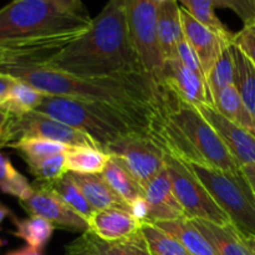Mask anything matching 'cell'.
I'll use <instances>...</instances> for the list:
<instances>
[{"label": "cell", "instance_id": "cell-1", "mask_svg": "<svg viewBox=\"0 0 255 255\" xmlns=\"http://www.w3.org/2000/svg\"><path fill=\"white\" fill-rule=\"evenodd\" d=\"M0 72L50 96L104 102L151 121L161 106V85L144 71L80 77L44 62H15L0 66Z\"/></svg>", "mask_w": 255, "mask_h": 255}, {"label": "cell", "instance_id": "cell-2", "mask_svg": "<svg viewBox=\"0 0 255 255\" xmlns=\"http://www.w3.org/2000/svg\"><path fill=\"white\" fill-rule=\"evenodd\" d=\"M44 64L80 77L144 71L129 34L125 0H107L90 29Z\"/></svg>", "mask_w": 255, "mask_h": 255}, {"label": "cell", "instance_id": "cell-3", "mask_svg": "<svg viewBox=\"0 0 255 255\" xmlns=\"http://www.w3.org/2000/svg\"><path fill=\"white\" fill-rule=\"evenodd\" d=\"M92 24L87 11H75L52 0H12L0 9V44L49 42L66 46Z\"/></svg>", "mask_w": 255, "mask_h": 255}, {"label": "cell", "instance_id": "cell-4", "mask_svg": "<svg viewBox=\"0 0 255 255\" xmlns=\"http://www.w3.org/2000/svg\"><path fill=\"white\" fill-rule=\"evenodd\" d=\"M35 112L52 117L91 137L106 152L107 147L136 132H148L151 120L112 105L47 95Z\"/></svg>", "mask_w": 255, "mask_h": 255}, {"label": "cell", "instance_id": "cell-5", "mask_svg": "<svg viewBox=\"0 0 255 255\" xmlns=\"http://www.w3.org/2000/svg\"><path fill=\"white\" fill-rule=\"evenodd\" d=\"M186 164L239 233L255 236V193L242 168L231 172L207 164Z\"/></svg>", "mask_w": 255, "mask_h": 255}, {"label": "cell", "instance_id": "cell-6", "mask_svg": "<svg viewBox=\"0 0 255 255\" xmlns=\"http://www.w3.org/2000/svg\"><path fill=\"white\" fill-rule=\"evenodd\" d=\"M161 102L167 116L179 127L191 146L208 166L231 172L241 169L221 136L196 106L179 101L163 86Z\"/></svg>", "mask_w": 255, "mask_h": 255}, {"label": "cell", "instance_id": "cell-7", "mask_svg": "<svg viewBox=\"0 0 255 255\" xmlns=\"http://www.w3.org/2000/svg\"><path fill=\"white\" fill-rule=\"evenodd\" d=\"M166 169L171 178L173 192L188 219H202L212 223L232 224L227 214L216 203L206 187L183 161L166 153Z\"/></svg>", "mask_w": 255, "mask_h": 255}, {"label": "cell", "instance_id": "cell-8", "mask_svg": "<svg viewBox=\"0 0 255 255\" xmlns=\"http://www.w3.org/2000/svg\"><path fill=\"white\" fill-rule=\"evenodd\" d=\"M132 42L142 67L159 84L164 60L157 37L158 2L153 0H125Z\"/></svg>", "mask_w": 255, "mask_h": 255}, {"label": "cell", "instance_id": "cell-9", "mask_svg": "<svg viewBox=\"0 0 255 255\" xmlns=\"http://www.w3.org/2000/svg\"><path fill=\"white\" fill-rule=\"evenodd\" d=\"M106 152L121 161L142 188L166 167V151L148 132L129 134Z\"/></svg>", "mask_w": 255, "mask_h": 255}, {"label": "cell", "instance_id": "cell-10", "mask_svg": "<svg viewBox=\"0 0 255 255\" xmlns=\"http://www.w3.org/2000/svg\"><path fill=\"white\" fill-rule=\"evenodd\" d=\"M24 137L50 139L70 147L90 146L100 148L99 144L84 132L35 111L21 116H12L10 121L9 144Z\"/></svg>", "mask_w": 255, "mask_h": 255}, {"label": "cell", "instance_id": "cell-11", "mask_svg": "<svg viewBox=\"0 0 255 255\" xmlns=\"http://www.w3.org/2000/svg\"><path fill=\"white\" fill-rule=\"evenodd\" d=\"M34 192L20 206L29 216H39L51 222L56 228L70 232H87V221L70 208L46 183L35 182Z\"/></svg>", "mask_w": 255, "mask_h": 255}, {"label": "cell", "instance_id": "cell-12", "mask_svg": "<svg viewBox=\"0 0 255 255\" xmlns=\"http://www.w3.org/2000/svg\"><path fill=\"white\" fill-rule=\"evenodd\" d=\"M159 85L182 102L193 106L212 105L206 79L184 66L178 59L164 61Z\"/></svg>", "mask_w": 255, "mask_h": 255}, {"label": "cell", "instance_id": "cell-13", "mask_svg": "<svg viewBox=\"0 0 255 255\" xmlns=\"http://www.w3.org/2000/svg\"><path fill=\"white\" fill-rule=\"evenodd\" d=\"M202 116L212 125L239 167L255 166V136L234 122L222 116L212 105L196 106Z\"/></svg>", "mask_w": 255, "mask_h": 255}, {"label": "cell", "instance_id": "cell-14", "mask_svg": "<svg viewBox=\"0 0 255 255\" xmlns=\"http://www.w3.org/2000/svg\"><path fill=\"white\" fill-rule=\"evenodd\" d=\"M181 19L184 37L198 56L204 76L208 75L213 65L221 56L227 45L233 41H227L216 31L197 21L184 7L181 6Z\"/></svg>", "mask_w": 255, "mask_h": 255}, {"label": "cell", "instance_id": "cell-15", "mask_svg": "<svg viewBox=\"0 0 255 255\" xmlns=\"http://www.w3.org/2000/svg\"><path fill=\"white\" fill-rule=\"evenodd\" d=\"M143 191L144 198L149 204V223L187 218L183 208L176 198L166 167L147 183Z\"/></svg>", "mask_w": 255, "mask_h": 255}, {"label": "cell", "instance_id": "cell-16", "mask_svg": "<svg viewBox=\"0 0 255 255\" xmlns=\"http://www.w3.org/2000/svg\"><path fill=\"white\" fill-rule=\"evenodd\" d=\"M142 223L121 208L94 211L87 219V232L104 242H119L141 231Z\"/></svg>", "mask_w": 255, "mask_h": 255}, {"label": "cell", "instance_id": "cell-17", "mask_svg": "<svg viewBox=\"0 0 255 255\" xmlns=\"http://www.w3.org/2000/svg\"><path fill=\"white\" fill-rule=\"evenodd\" d=\"M157 37L164 61L177 59V47L184 39L181 5L177 0H168L159 4Z\"/></svg>", "mask_w": 255, "mask_h": 255}, {"label": "cell", "instance_id": "cell-18", "mask_svg": "<svg viewBox=\"0 0 255 255\" xmlns=\"http://www.w3.org/2000/svg\"><path fill=\"white\" fill-rule=\"evenodd\" d=\"M70 174L81 189L92 211L110 208H121L128 211V206L115 193L114 189L107 184L101 174H79L72 172H70Z\"/></svg>", "mask_w": 255, "mask_h": 255}, {"label": "cell", "instance_id": "cell-19", "mask_svg": "<svg viewBox=\"0 0 255 255\" xmlns=\"http://www.w3.org/2000/svg\"><path fill=\"white\" fill-rule=\"evenodd\" d=\"M191 222L208 239L218 255H251L242 234L233 224L221 226L202 219H192Z\"/></svg>", "mask_w": 255, "mask_h": 255}, {"label": "cell", "instance_id": "cell-20", "mask_svg": "<svg viewBox=\"0 0 255 255\" xmlns=\"http://www.w3.org/2000/svg\"><path fill=\"white\" fill-rule=\"evenodd\" d=\"M64 46L49 42L0 44V66L15 62H46Z\"/></svg>", "mask_w": 255, "mask_h": 255}, {"label": "cell", "instance_id": "cell-21", "mask_svg": "<svg viewBox=\"0 0 255 255\" xmlns=\"http://www.w3.org/2000/svg\"><path fill=\"white\" fill-rule=\"evenodd\" d=\"M153 224L181 242L192 255H218L208 239L194 227L188 218Z\"/></svg>", "mask_w": 255, "mask_h": 255}, {"label": "cell", "instance_id": "cell-22", "mask_svg": "<svg viewBox=\"0 0 255 255\" xmlns=\"http://www.w3.org/2000/svg\"><path fill=\"white\" fill-rule=\"evenodd\" d=\"M212 101H213L212 106L216 107L222 116L255 136V121L251 112L247 110L236 85L233 84L219 91L218 94L214 95Z\"/></svg>", "mask_w": 255, "mask_h": 255}, {"label": "cell", "instance_id": "cell-23", "mask_svg": "<svg viewBox=\"0 0 255 255\" xmlns=\"http://www.w3.org/2000/svg\"><path fill=\"white\" fill-rule=\"evenodd\" d=\"M101 176L127 206H129L138 197L144 196L141 184L133 178V176L116 157L111 156Z\"/></svg>", "mask_w": 255, "mask_h": 255}, {"label": "cell", "instance_id": "cell-24", "mask_svg": "<svg viewBox=\"0 0 255 255\" xmlns=\"http://www.w3.org/2000/svg\"><path fill=\"white\" fill-rule=\"evenodd\" d=\"M111 156L100 148L72 146L65 152L67 172L79 174H101Z\"/></svg>", "mask_w": 255, "mask_h": 255}, {"label": "cell", "instance_id": "cell-25", "mask_svg": "<svg viewBox=\"0 0 255 255\" xmlns=\"http://www.w3.org/2000/svg\"><path fill=\"white\" fill-rule=\"evenodd\" d=\"M231 50L234 62V85L255 121V65L234 42L231 44Z\"/></svg>", "mask_w": 255, "mask_h": 255}, {"label": "cell", "instance_id": "cell-26", "mask_svg": "<svg viewBox=\"0 0 255 255\" xmlns=\"http://www.w3.org/2000/svg\"><path fill=\"white\" fill-rule=\"evenodd\" d=\"M11 221L15 226V231L11 232L12 236L39 251L45 248L56 229L51 222L39 216H29L25 219H19L12 216Z\"/></svg>", "mask_w": 255, "mask_h": 255}, {"label": "cell", "instance_id": "cell-27", "mask_svg": "<svg viewBox=\"0 0 255 255\" xmlns=\"http://www.w3.org/2000/svg\"><path fill=\"white\" fill-rule=\"evenodd\" d=\"M7 147L15 149L17 154L24 159L26 166L30 167L55 154L65 153L70 146L50 139L24 137L10 143Z\"/></svg>", "mask_w": 255, "mask_h": 255}, {"label": "cell", "instance_id": "cell-28", "mask_svg": "<svg viewBox=\"0 0 255 255\" xmlns=\"http://www.w3.org/2000/svg\"><path fill=\"white\" fill-rule=\"evenodd\" d=\"M177 1L197 21L216 31L227 41H233L236 32H232L216 15V7H218L217 0H177Z\"/></svg>", "mask_w": 255, "mask_h": 255}, {"label": "cell", "instance_id": "cell-29", "mask_svg": "<svg viewBox=\"0 0 255 255\" xmlns=\"http://www.w3.org/2000/svg\"><path fill=\"white\" fill-rule=\"evenodd\" d=\"M46 96L45 92L17 80L1 105L14 116H21L35 111Z\"/></svg>", "mask_w": 255, "mask_h": 255}, {"label": "cell", "instance_id": "cell-30", "mask_svg": "<svg viewBox=\"0 0 255 255\" xmlns=\"http://www.w3.org/2000/svg\"><path fill=\"white\" fill-rule=\"evenodd\" d=\"M141 233L152 255H192L181 242L162 231L156 224L144 222L141 226Z\"/></svg>", "mask_w": 255, "mask_h": 255}, {"label": "cell", "instance_id": "cell-31", "mask_svg": "<svg viewBox=\"0 0 255 255\" xmlns=\"http://www.w3.org/2000/svg\"><path fill=\"white\" fill-rule=\"evenodd\" d=\"M70 208L74 209L76 213H79L82 218L87 219L91 217L92 208L86 201L85 196L82 194L81 189L74 181L71 174L66 173L62 178L57 179V181L51 182V183H46Z\"/></svg>", "mask_w": 255, "mask_h": 255}, {"label": "cell", "instance_id": "cell-32", "mask_svg": "<svg viewBox=\"0 0 255 255\" xmlns=\"http://www.w3.org/2000/svg\"><path fill=\"white\" fill-rule=\"evenodd\" d=\"M231 44L224 47L219 59L206 76L211 99H213L214 95L218 94L219 91L234 84V62ZM212 105H213V101H212Z\"/></svg>", "mask_w": 255, "mask_h": 255}, {"label": "cell", "instance_id": "cell-33", "mask_svg": "<svg viewBox=\"0 0 255 255\" xmlns=\"http://www.w3.org/2000/svg\"><path fill=\"white\" fill-rule=\"evenodd\" d=\"M91 236L97 252L101 255H152L141 231L129 238L119 242H104Z\"/></svg>", "mask_w": 255, "mask_h": 255}, {"label": "cell", "instance_id": "cell-34", "mask_svg": "<svg viewBox=\"0 0 255 255\" xmlns=\"http://www.w3.org/2000/svg\"><path fill=\"white\" fill-rule=\"evenodd\" d=\"M27 169L31 176L35 177L36 182H42V183H51L69 173L65 164V153L49 157L34 166L27 167Z\"/></svg>", "mask_w": 255, "mask_h": 255}, {"label": "cell", "instance_id": "cell-35", "mask_svg": "<svg viewBox=\"0 0 255 255\" xmlns=\"http://www.w3.org/2000/svg\"><path fill=\"white\" fill-rule=\"evenodd\" d=\"M218 7L229 9L239 16L244 25L255 21L253 0H217Z\"/></svg>", "mask_w": 255, "mask_h": 255}, {"label": "cell", "instance_id": "cell-36", "mask_svg": "<svg viewBox=\"0 0 255 255\" xmlns=\"http://www.w3.org/2000/svg\"><path fill=\"white\" fill-rule=\"evenodd\" d=\"M233 42L255 65V21L244 25L243 29L236 32Z\"/></svg>", "mask_w": 255, "mask_h": 255}, {"label": "cell", "instance_id": "cell-37", "mask_svg": "<svg viewBox=\"0 0 255 255\" xmlns=\"http://www.w3.org/2000/svg\"><path fill=\"white\" fill-rule=\"evenodd\" d=\"M177 59H178L184 66L193 70L196 74L201 75L202 77L206 79V76H204V71L203 69H202V65L198 60V56H197V54L194 52V50L192 49L189 42L186 40V37L179 42L178 47H177Z\"/></svg>", "mask_w": 255, "mask_h": 255}, {"label": "cell", "instance_id": "cell-38", "mask_svg": "<svg viewBox=\"0 0 255 255\" xmlns=\"http://www.w3.org/2000/svg\"><path fill=\"white\" fill-rule=\"evenodd\" d=\"M65 251L66 255H101L97 252L89 232H85L80 238L67 244Z\"/></svg>", "mask_w": 255, "mask_h": 255}, {"label": "cell", "instance_id": "cell-39", "mask_svg": "<svg viewBox=\"0 0 255 255\" xmlns=\"http://www.w3.org/2000/svg\"><path fill=\"white\" fill-rule=\"evenodd\" d=\"M20 172L12 166L11 161L6 154L0 152V191L12 181Z\"/></svg>", "mask_w": 255, "mask_h": 255}, {"label": "cell", "instance_id": "cell-40", "mask_svg": "<svg viewBox=\"0 0 255 255\" xmlns=\"http://www.w3.org/2000/svg\"><path fill=\"white\" fill-rule=\"evenodd\" d=\"M128 211L131 212L132 216L136 219H138L141 223L148 222L149 204L148 202H147V199L144 198V196H141L138 197V198L134 199V201L128 206Z\"/></svg>", "mask_w": 255, "mask_h": 255}, {"label": "cell", "instance_id": "cell-41", "mask_svg": "<svg viewBox=\"0 0 255 255\" xmlns=\"http://www.w3.org/2000/svg\"><path fill=\"white\" fill-rule=\"evenodd\" d=\"M14 115L0 105V148L9 144V125Z\"/></svg>", "mask_w": 255, "mask_h": 255}, {"label": "cell", "instance_id": "cell-42", "mask_svg": "<svg viewBox=\"0 0 255 255\" xmlns=\"http://www.w3.org/2000/svg\"><path fill=\"white\" fill-rule=\"evenodd\" d=\"M17 82L16 79L9 76V75H5L0 72V101H4L5 97L7 96V94L10 92V90L12 89L15 84Z\"/></svg>", "mask_w": 255, "mask_h": 255}, {"label": "cell", "instance_id": "cell-43", "mask_svg": "<svg viewBox=\"0 0 255 255\" xmlns=\"http://www.w3.org/2000/svg\"><path fill=\"white\" fill-rule=\"evenodd\" d=\"M52 1L62 5V6L66 7V9L75 10V11H87V10L85 9L81 0H52Z\"/></svg>", "mask_w": 255, "mask_h": 255}, {"label": "cell", "instance_id": "cell-44", "mask_svg": "<svg viewBox=\"0 0 255 255\" xmlns=\"http://www.w3.org/2000/svg\"><path fill=\"white\" fill-rule=\"evenodd\" d=\"M242 171H243L244 176L247 177V179L251 183L252 188H253L254 193H255V166H244L241 167Z\"/></svg>", "mask_w": 255, "mask_h": 255}, {"label": "cell", "instance_id": "cell-45", "mask_svg": "<svg viewBox=\"0 0 255 255\" xmlns=\"http://www.w3.org/2000/svg\"><path fill=\"white\" fill-rule=\"evenodd\" d=\"M249 254L255 255V236H242Z\"/></svg>", "mask_w": 255, "mask_h": 255}, {"label": "cell", "instance_id": "cell-46", "mask_svg": "<svg viewBox=\"0 0 255 255\" xmlns=\"http://www.w3.org/2000/svg\"><path fill=\"white\" fill-rule=\"evenodd\" d=\"M17 254L19 255H42L41 251L31 248V247H29V246L24 247V248H21V249H17Z\"/></svg>", "mask_w": 255, "mask_h": 255}, {"label": "cell", "instance_id": "cell-47", "mask_svg": "<svg viewBox=\"0 0 255 255\" xmlns=\"http://www.w3.org/2000/svg\"><path fill=\"white\" fill-rule=\"evenodd\" d=\"M7 217H12L11 211H10V209L7 208L4 203H1V202H0V224H1L2 222L7 218Z\"/></svg>", "mask_w": 255, "mask_h": 255}, {"label": "cell", "instance_id": "cell-48", "mask_svg": "<svg viewBox=\"0 0 255 255\" xmlns=\"http://www.w3.org/2000/svg\"><path fill=\"white\" fill-rule=\"evenodd\" d=\"M6 255H19V254H17V251H11V252H9Z\"/></svg>", "mask_w": 255, "mask_h": 255}, {"label": "cell", "instance_id": "cell-49", "mask_svg": "<svg viewBox=\"0 0 255 255\" xmlns=\"http://www.w3.org/2000/svg\"><path fill=\"white\" fill-rule=\"evenodd\" d=\"M153 1H156V2H158V4H161V2L168 1V0H153Z\"/></svg>", "mask_w": 255, "mask_h": 255}, {"label": "cell", "instance_id": "cell-50", "mask_svg": "<svg viewBox=\"0 0 255 255\" xmlns=\"http://www.w3.org/2000/svg\"><path fill=\"white\" fill-rule=\"evenodd\" d=\"M4 244H5V241H2V239L0 238V248H1V247L4 246Z\"/></svg>", "mask_w": 255, "mask_h": 255}, {"label": "cell", "instance_id": "cell-51", "mask_svg": "<svg viewBox=\"0 0 255 255\" xmlns=\"http://www.w3.org/2000/svg\"><path fill=\"white\" fill-rule=\"evenodd\" d=\"M253 5H254V11H255V0H253Z\"/></svg>", "mask_w": 255, "mask_h": 255}, {"label": "cell", "instance_id": "cell-52", "mask_svg": "<svg viewBox=\"0 0 255 255\" xmlns=\"http://www.w3.org/2000/svg\"><path fill=\"white\" fill-rule=\"evenodd\" d=\"M0 105H1V101H0Z\"/></svg>", "mask_w": 255, "mask_h": 255}]
</instances>
